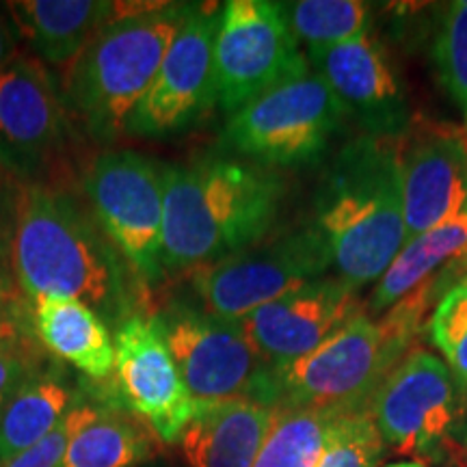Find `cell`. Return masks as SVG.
Returning a JSON list of instances; mask_svg holds the SVG:
<instances>
[{
    "mask_svg": "<svg viewBox=\"0 0 467 467\" xmlns=\"http://www.w3.org/2000/svg\"><path fill=\"white\" fill-rule=\"evenodd\" d=\"M9 260L28 301L74 299L119 327L137 314L134 273L78 197L42 182L11 195Z\"/></svg>",
    "mask_w": 467,
    "mask_h": 467,
    "instance_id": "obj_1",
    "label": "cell"
},
{
    "mask_svg": "<svg viewBox=\"0 0 467 467\" xmlns=\"http://www.w3.org/2000/svg\"><path fill=\"white\" fill-rule=\"evenodd\" d=\"M284 184L266 167L210 156L162 173V268L219 262L260 243L275 223Z\"/></svg>",
    "mask_w": 467,
    "mask_h": 467,
    "instance_id": "obj_2",
    "label": "cell"
},
{
    "mask_svg": "<svg viewBox=\"0 0 467 467\" xmlns=\"http://www.w3.org/2000/svg\"><path fill=\"white\" fill-rule=\"evenodd\" d=\"M331 266L350 288L377 282L405 247L399 137H364L344 145L327 169L314 203Z\"/></svg>",
    "mask_w": 467,
    "mask_h": 467,
    "instance_id": "obj_3",
    "label": "cell"
},
{
    "mask_svg": "<svg viewBox=\"0 0 467 467\" xmlns=\"http://www.w3.org/2000/svg\"><path fill=\"white\" fill-rule=\"evenodd\" d=\"M189 5L117 3V16L72 61L63 100L96 141L124 132L154 83Z\"/></svg>",
    "mask_w": 467,
    "mask_h": 467,
    "instance_id": "obj_4",
    "label": "cell"
},
{
    "mask_svg": "<svg viewBox=\"0 0 467 467\" xmlns=\"http://www.w3.org/2000/svg\"><path fill=\"white\" fill-rule=\"evenodd\" d=\"M173 364L195 402L251 399L277 407L275 370L238 320L175 301L154 314Z\"/></svg>",
    "mask_w": 467,
    "mask_h": 467,
    "instance_id": "obj_5",
    "label": "cell"
},
{
    "mask_svg": "<svg viewBox=\"0 0 467 467\" xmlns=\"http://www.w3.org/2000/svg\"><path fill=\"white\" fill-rule=\"evenodd\" d=\"M347 110L320 74L262 93L230 115L225 143L260 167H301L325 154Z\"/></svg>",
    "mask_w": 467,
    "mask_h": 467,
    "instance_id": "obj_6",
    "label": "cell"
},
{
    "mask_svg": "<svg viewBox=\"0 0 467 467\" xmlns=\"http://www.w3.org/2000/svg\"><path fill=\"white\" fill-rule=\"evenodd\" d=\"M407 350L389 340L368 314H359L306 358L275 370L277 407L359 411Z\"/></svg>",
    "mask_w": 467,
    "mask_h": 467,
    "instance_id": "obj_7",
    "label": "cell"
},
{
    "mask_svg": "<svg viewBox=\"0 0 467 467\" xmlns=\"http://www.w3.org/2000/svg\"><path fill=\"white\" fill-rule=\"evenodd\" d=\"M162 173L165 167L132 150H107L87 169L89 208L134 277L154 284L162 268Z\"/></svg>",
    "mask_w": 467,
    "mask_h": 467,
    "instance_id": "obj_8",
    "label": "cell"
},
{
    "mask_svg": "<svg viewBox=\"0 0 467 467\" xmlns=\"http://www.w3.org/2000/svg\"><path fill=\"white\" fill-rule=\"evenodd\" d=\"M307 74V61L284 3L232 0L223 5L214 39L217 104L234 115L262 93Z\"/></svg>",
    "mask_w": 467,
    "mask_h": 467,
    "instance_id": "obj_9",
    "label": "cell"
},
{
    "mask_svg": "<svg viewBox=\"0 0 467 467\" xmlns=\"http://www.w3.org/2000/svg\"><path fill=\"white\" fill-rule=\"evenodd\" d=\"M329 266L327 243L317 227L307 225L195 268L192 285L203 309L241 320L303 284L325 277Z\"/></svg>",
    "mask_w": 467,
    "mask_h": 467,
    "instance_id": "obj_10",
    "label": "cell"
},
{
    "mask_svg": "<svg viewBox=\"0 0 467 467\" xmlns=\"http://www.w3.org/2000/svg\"><path fill=\"white\" fill-rule=\"evenodd\" d=\"M463 392L446 361L424 348L409 350L383 379L370 413L385 446L402 457H440L463 411Z\"/></svg>",
    "mask_w": 467,
    "mask_h": 467,
    "instance_id": "obj_11",
    "label": "cell"
},
{
    "mask_svg": "<svg viewBox=\"0 0 467 467\" xmlns=\"http://www.w3.org/2000/svg\"><path fill=\"white\" fill-rule=\"evenodd\" d=\"M221 11L223 7L189 5L154 83L128 115L124 134L143 139L173 137L189 130L217 102L214 39Z\"/></svg>",
    "mask_w": 467,
    "mask_h": 467,
    "instance_id": "obj_12",
    "label": "cell"
},
{
    "mask_svg": "<svg viewBox=\"0 0 467 467\" xmlns=\"http://www.w3.org/2000/svg\"><path fill=\"white\" fill-rule=\"evenodd\" d=\"M110 389L139 422L165 443H175L189 424L195 400L173 364L154 314L137 312L115 329Z\"/></svg>",
    "mask_w": 467,
    "mask_h": 467,
    "instance_id": "obj_13",
    "label": "cell"
},
{
    "mask_svg": "<svg viewBox=\"0 0 467 467\" xmlns=\"http://www.w3.org/2000/svg\"><path fill=\"white\" fill-rule=\"evenodd\" d=\"M67 134L66 100L39 58L20 55L0 69V171L33 182Z\"/></svg>",
    "mask_w": 467,
    "mask_h": 467,
    "instance_id": "obj_14",
    "label": "cell"
},
{
    "mask_svg": "<svg viewBox=\"0 0 467 467\" xmlns=\"http://www.w3.org/2000/svg\"><path fill=\"white\" fill-rule=\"evenodd\" d=\"M366 307L358 290L337 275L318 277L238 320L273 370L317 350Z\"/></svg>",
    "mask_w": 467,
    "mask_h": 467,
    "instance_id": "obj_15",
    "label": "cell"
},
{
    "mask_svg": "<svg viewBox=\"0 0 467 467\" xmlns=\"http://www.w3.org/2000/svg\"><path fill=\"white\" fill-rule=\"evenodd\" d=\"M405 244L467 213V128L429 126L399 137Z\"/></svg>",
    "mask_w": 467,
    "mask_h": 467,
    "instance_id": "obj_16",
    "label": "cell"
},
{
    "mask_svg": "<svg viewBox=\"0 0 467 467\" xmlns=\"http://www.w3.org/2000/svg\"><path fill=\"white\" fill-rule=\"evenodd\" d=\"M307 58L334 89L347 117L372 137H400L409 124L407 98L385 46L366 33L353 42L307 50Z\"/></svg>",
    "mask_w": 467,
    "mask_h": 467,
    "instance_id": "obj_17",
    "label": "cell"
},
{
    "mask_svg": "<svg viewBox=\"0 0 467 467\" xmlns=\"http://www.w3.org/2000/svg\"><path fill=\"white\" fill-rule=\"evenodd\" d=\"M275 407L251 399L195 402L180 435L189 467H254Z\"/></svg>",
    "mask_w": 467,
    "mask_h": 467,
    "instance_id": "obj_18",
    "label": "cell"
},
{
    "mask_svg": "<svg viewBox=\"0 0 467 467\" xmlns=\"http://www.w3.org/2000/svg\"><path fill=\"white\" fill-rule=\"evenodd\" d=\"M7 7L17 31L50 66L74 61L117 16V3L100 0H22Z\"/></svg>",
    "mask_w": 467,
    "mask_h": 467,
    "instance_id": "obj_19",
    "label": "cell"
},
{
    "mask_svg": "<svg viewBox=\"0 0 467 467\" xmlns=\"http://www.w3.org/2000/svg\"><path fill=\"white\" fill-rule=\"evenodd\" d=\"M37 340L58 359L89 379H109L115 366V342L104 320L74 299L37 296L31 301Z\"/></svg>",
    "mask_w": 467,
    "mask_h": 467,
    "instance_id": "obj_20",
    "label": "cell"
},
{
    "mask_svg": "<svg viewBox=\"0 0 467 467\" xmlns=\"http://www.w3.org/2000/svg\"><path fill=\"white\" fill-rule=\"evenodd\" d=\"M463 255H467V213L413 238L399 251L388 271L377 279L368 299V317L385 314L402 296Z\"/></svg>",
    "mask_w": 467,
    "mask_h": 467,
    "instance_id": "obj_21",
    "label": "cell"
},
{
    "mask_svg": "<svg viewBox=\"0 0 467 467\" xmlns=\"http://www.w3.org/2000/svg\"><path fill=\"white\" fill-rule=\"evenodd\" d=\"M72 394L50 375H28L0 413V463L28 451L55 431L69 411Z\"/></svg>",
    "mask_w": 467,
    "mask_h": 467,
    "instance_id": "obj_22",
    "label": "cell"
},
{
    "mask_svg": "<svg viewBox=\"0 0 467 467\" xmlns=\"http://www.w3.org/2000/svg\"><path fill=\"white\" fill-rule=\"evenodd\" d=\"M340 416L317 407H275L254 467H317L327 435Z\"/></svg>",
    "mask_w": 467,
    "mask_h": 467,
    "instance_id": "obj_23",
    "label": "cell"
},
{
    "mask_svg": "<svg viewBox=\"0 0 467 467\" xmlns=\"http://www.w3.org/2000/svg\"><path fill=\"white\" fill-rule=\"evenodd\" d=\"M143 422L100 413L69 441L61 467H137L151 457V435Z\"/></svg>",
    "mask_w": 467,
    "mask_h": 467,
    "instance_id": "obj_24",
    "label": "cell"
},
{
    "mask_svg": "<svg viewBox=\"0 0 467 467\" xmlns=\"http://www.w3.org/2000/svg\"><path fill=\"white\" fill-rule=\"evenodd\" d=\"M296 42L307 50L331 48L370 33L372 9L361 0H296L284 3Z\"/></svg>",
    "mask_w": 467,
    "mask_h": 467,
    "instance_id": "obj_25",
    "label": "cell"
},
{
    "mask_svg": "<svg viewBox=\"0 0 467 467\" xmlns=\"http://www.w3.org/2000/svg\"><path fill=\"white\" fill-rule=\"evenodd\" d=\"M385 441L370 409L342 413L331 426L317 467H379Z\"/></svg>",
    "mask_w": 467,
    "mask_h": 467,
    "instance_id": "obj_26",
    "label": "cell"
},
{
    "mask_svg": "<svg viewBox=\"0 0 467 467\" xmlns=\"http://www.w3.org/2000/svg\"><path fill=\"white\" fill-rule=\"evenodd\" d=\"M429 340L467 389V273L441 295L429 318Z\"/></svg>",
    "mask_w": 467,
    "mask_h": 467,
    "instance_id": "obj_27",
    "label": "cell"
},
{
    "mask_svg": "<svg viewBox=\"0 0 467 467\" xmlns=\"http://www.w3.org/2000/svg\"><path fill=\"white\" fill-rule=\"evenodd\" d=\"M437 72L467 121V7L452 3L443 14L435 39Z\"/></svg>",
    "mask_w": 467,
    "mask_h": 467,
    "instance_id": "obj_28",
    "label": "cell"
},
{
    "mask_svg": "<svg viewBox=\"0 0 467 467\" xmlns=\"http://www.w3.org/2000/svg\"><path fill=\"white\" fill-rule=\"evenodd\" d=\"M33 337L37 336L33 329L31 301L0 262V353L25 355L31 350Z\"/></svg>",
    "mask_w": 467,
    "mask_h": 467,
    "instance_id": "obj_29",
    "label": "cell"
},
{
    "mask_svg": "<svg viewBox=\"0 0 467 467\" xmlns=\"http://www.w3.org/2000/svg\"><path fill=\"white\" fill-rule=\"evenodd\" d=\"M98 416H100V411L89 405L72 407L61 418V422L55 426L52 433L46 435L42 441H37L28 451L0 463V467H61V461L66 457V451L74 435Z\"/></svg>",
    "mask_w": 467,
    "mask_h": 467,
    "instance_id": "obj_30",
    "label": "cell"
},
{
    "mask_svg": "<svg viewBox=\"0 0 467 467\" xmlns=\"http://www.w3.org/2000/svg\"><path fill=\"white\" fill-rule=\"evenodd\" d=\"M28 375H31L28 358L14 353H0V413L5 411L11 396L26 381Z\"/></svg>",
    "mask_w": 467,
    "mask_h": 467,
    "instance_id": "obj_31",
    "label": "cell"
},
{
    "mask_svg": "<svg viewBox=\"0 0 467 467\" xmlns=\"http://www.w3.org/2000/svg\"><path fill=\"white\" fill-rule=\"evenodd\" d=\"M11 22L9 11L0 9V69H5L17 57V28Z\"/></svg>",
    "mask_w": 467,
    "mask_h": 467,
    "instance_id": "obj_32",
    "label": "cell"
},
{
    "mask_svg": "<svg viewBox=\"0 0 467 467\" xmlns=\"http://www.w3.org/2000/svg\"><path fill=\"white\" fill-rule=\"evenodd\" d=\"M11 221V197L7 195V189L3 184V171H0V251L7 241V225Z\"/></svg>",
    "mask_w": 467,
    "mask_h": 467,
    "instance_id": "obj_33",
    "label": "cell"
},
{
    "mask_svg": "<svg viewBox=\"0 0 467 467\" xmlns=\"http://www.w3.org/2000/svg\"><path fill=\"white\" fill-rule=\"evenodd\" d=\"M388 467H426V463H418V461H405V463H392Z\"/></svg>",
    "mask_w": 467,
    "mask_h": 467,
    "instance_id": "obj_34",
    "label": "cell"
},
{
    "mask_svg": "<svg viewBox=\"0 0 467 467\" xmlns=\"http://www.w3.org/2000/svg\"><path fill=\"white\" fill-rule=\"evenodd\" d=\"M463 5H465V7H467V0H463Z\"/></svg>",
    "mask_w": 467,
    "mask_h": 467,
    "instance_id": "obj_35",
    "label": "cell"
}]
</instances>
